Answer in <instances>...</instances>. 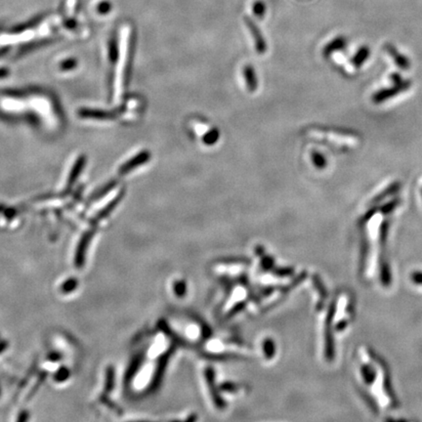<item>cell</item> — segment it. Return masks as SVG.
<instances>
[{"instance_id": "cell-4", "label": "cell", "mask_w": 422, "mask_h": 422, "mask_svg": "<svg viewBox=\"0 0 422 422\" xmlns=\"http://www.w3.org/2000/svg\"><path fill=\"white\" fill-rule=\"evenodd\" d=\"M219 137H220L219 132L216 129H212V130L208 131L203 136L202 140H203V143L206 144V145H214L218 141Z\"/></svg>"}, {"instance_id": "cell-2", "label": "cell", "mask_w": 422, "mask_h": 422, "mask_svg": "<svg viewBox=\"0 0 422 422\" xmlns=\"http://www.w3.org/2000/svg\"><path fill=\"white\" fill-rule=\"evenodd\" d=\"M150 158H151V154L149 152H147V151L141 152L140 154H137L135 157L131 158L124 165L121 166L120 173H127L130 170L146 163L148 160H150Z\"/></svg>"}, {"instance_id": "cell-1", "label": "cell", "mask_w": 422, "mask_h": 422, "mask_svg": "<svg viewBox=\"0 0 422 422\" xmlns=\"http://www.w3.org/2000/svg\"><path fill=\"white\" fill-rule=\"evenodd\" d=\"M244 21H245V24H246L247 28L249 29V31L253 37V39H254L256 51L260 54L264 53L267 50V44L263 39L259 29L256 27V25L253 23V21L250 20L248 17H244Z\"/></svg>"}, {"instance_id": "cell-5", "label": "cell", "mask_w": 422, "mask_h": 422, "mask_svg": "<svg viewBox=\"0 0 422 422\" xmlns=\"http://www.w3.org/2000/svg\"><path fill=\"white\" fill-rule=\"evenodd\" d=\"M265 10H266L265 9V5H264V3L262 1H256L254 3V5H253V12H254V14L257 17L262 18L264 16V14H265Z\"/></svg>"}, {"instance_id": "cell-3", "label": "cell", "mask_w": 422, "mask_h": 422, "mask_svg": "<svg viewBox=\"0 0 422 422\" xmlns=\"http://www.w3.org/2000/svg\"><path fill=\"white\" fill-rule=\"evenodd\" d=\"M243 75L245 77L247 88L250 92H253L257 88V79L254 73V70L251 66H246L243 70Z\"/></svg>"}, {"instance_id": "cell-6", "label": "cell", "mask_w": 422, "mask_h": 422, "mask_svg": "<svg viewBox=\"0 0 422 422\" xmlns=\"http://www.w3.org/2000/svg\"><path fill=\"white\" fill-rule=\"evenodd\" d=\"M313 161L315 163V165L319 168H323L326 165V160L323 157L322 154H318V153H314L313 154Z\"/></svg>"}]
</instances>
